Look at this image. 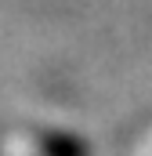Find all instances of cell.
<instances>
[{"label":"cell","mask_w":152,"mask_h":156,"mask_svg":"<svg viewBox=\"0 0 152 156\" xmlns=\"http://www.w3.org/2000/svg\"><path fill=\"white\" fill-rule=\"evenodd\" d=\"M36 149L40 156H91V145L65 131H43L36 138Z\"/></svg>","instance_id":"6da1fadb"}]
</instances>
